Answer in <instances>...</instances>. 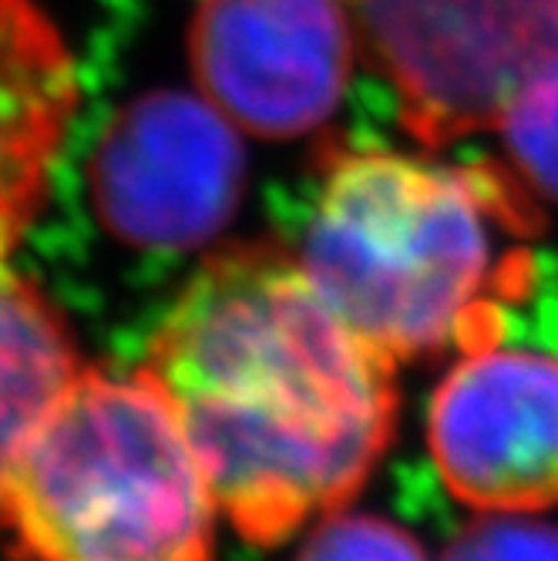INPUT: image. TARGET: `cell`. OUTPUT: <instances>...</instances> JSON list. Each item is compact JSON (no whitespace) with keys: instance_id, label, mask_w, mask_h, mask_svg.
Instances as JSON below:
<instances>
[{"instance_id":"6da1fadb","label":"cell","mask_w":558,"mask_h":561,"mask_svg":"<svg viewBox=\"0 0 558 561\" xmlns=\"http://www.w3.org/2000/svg\"><path fill=\"white\" fill-rule=\"evenodd\" d=\"M148 370L216 507L252 545L350 501L394 434V360L273 242L202 263L151 340Z\"/></svg>"},{"instance_id":"7a4b0ae2","label":"cell","mask_w":558,"mask_h":561,"mask_svg":"<svg viewBox=\"0 0 558 561\" xmlns=\"http://www.w3.org/2000/svg\"><path fill=\"white\" fill-rule=\"evenodd\" d=\"M542 213L515 172L390 148H330L299 263L337 317L390 360L504 336L535 286Z\"/></svg>"},{"instance_id":"3957f363","label":"cell","mask_w":558,"mask_h":561,"mask_svg":"<svg viewBox=\"0 0 558 561\" xmlns=\"http://www.w3.org/2000/svg\"><path fill=\"white\" fill-rule=\"evenodd\" d=\"M216 501L162 383L78 370L21 450L4 525L24 561H213Z\"/></svg>"},{"instance_id":"277c9868","label":"cell","mask_w":558,"mask_h":561,"mask_svg":"<svg viewBox=\"0 0 558 561\" xmlns=\"http://www.w3.org/2000/svg\"><path fill=\"white\" fill-rule=\"evenodd\" d=\"M357 50L424 145L498 128L515 94L558 65V0H343Z\"/></svg>"},{"instance_id":"5b68a950","label":"cell","mask_w":558,"mask_h":561,"mask_svg":"<svg viewBox=\"0 0 558 561\" xmlns=\"http://www.w3.org/2000/svg\"><path fill=\"white\" fill-rule=\"evenodd\" d=\"M239 128L206 98L148 91L101 128L88 185L105 229L132 249L185 252L236 216L246 182Z\"/></svg>"},{"instance_id":"8992f818","label":"cell","mask_w":558,"mask_h":561,"mask_svg":"<svg viewBox=\"0 0 558 561\" xmlns=\"http://www.w3.org/2000/svg\"><path fill=\"white\" fill-rule=\"evenodd\" d=\"M501 340L458 353L434 390L428 440L462 504L535 515L558 504V356Z\"/></svg>"},{"instance_id":"52a82bcc","label":"cell","mask_w":558,"mask_h":561,"mask_svg":"<svg viewBox=\"0 0 558 561\" xmlns=\"http://www.w3.org/2000/svg\"><path fill=\"white\" fill-rule=\"evenodd\" d=\"M189 44L202 98L257 138L323 125L357 58L343 0H198Z\"/></svg>"},{"instance_id":"ba28073f","label":"cell","mask_w":558,"mask_h":561,"mask_svg":"<svg viewBox=\"0 0 558 561\" xmlns=\"http://www.w3.org/2000/svg\"><path fill=\"white\" fill-rule=\"evenodd\" d=\"M78 105L68 50L34 0H0V260L37 213Z\"/></svg>"},{"instance_id":"9c48e42d","label":"cell","mask_w":558,"mask_h":561,"mask_svg":"<svg viewBox=\"0 0 558 561\" xmlns=\"http://www.w3.org/2000/svg\"><path fill=\"white\" fill-rule=\"evenodd\" d=\"M78 370L61 317L0 260V525L24 444Z\"/></svg>"},{"instance_id":"30bf717a","label":"cell","mask_w":558,"mask_h":561,"mask_svg":"<svg viewBox=\"0 0 558 561\" xmlns=\"http://www.w3.org/2000/svg\"><path fill=\"white\" fill-rule=\"evenodd\" d=\"M498 131L504 135L522 182L558 206V65L515 94Z\"/></svg>"},{"instance_id":"8fae6325","label":"cell","mask_w":558,"mask_h":561,"mask_svg":"<svg viewBox=\"0 0 558 561\" xmlns=\"http://www.w3.org/2000/svg\"><path fill=\"white\" fill-rule=\"evenodd\" d=\"M296 561H428L414 535L374 515H333L303 545Z\"/></svg>"},{"instance_id":"7c38bea8","label":"cell","mask_w":558,"mask_h":561,"mask_svg":"<svg viewBox=\"0 0 558 561\" xmlns=\"http://www.w3.org/2000/svg\"><path fill=\"white\" fill-rule=\"evenodd\" d=\"M441 561H558V528L522 515H491L468 525Z\"/></svg>"}]
</instances>
